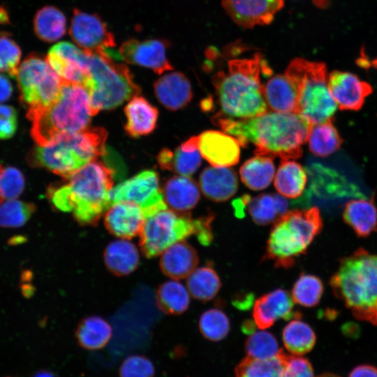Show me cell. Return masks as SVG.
Listing matches in <instances>:
<instances>
[{
  "label": "cell",
  "instance_id": "obj_1",
  "mask_svg": "<svg viewBox=\"0 0 377 377\" xmlns=\"http://www.w3.org/2000/svg\"><path fill=\"white\" fill-rule=\"evenodd\" d=\"M212 120L224 133L235 138L240 146L253 144L256 155L281 160L302 156V147L307 141L311 125L298 113L269 110L249 119H234L219 112Z\"/></svg>",
  "mask_w": 377,
  "mask_h": 377
},
{
  "label": "cell",
  "instance_id": "obj_2",
  "mask_svg": "<svg viewBox=\"0 0 377 377\" xmlns=\"http://www.w3.org/2000/svg\"><path fill=\"white\" fill-rule=\"evenodd\" d=\"M113 171L96 160L78 170L67 182L49 188L47 195L58 210L72 213L81 225L96 224L112 205Z\"/></svg>",
  "mask_w": 377,
  "mask_h": 377
},
{
  "label": "cell",
  "instance_id": "obj_3",
  "mask_svg": "<svg viewBox=\"0 0 377 377\" xmlns=\"http://www.w3.org/2000/svg\"><path fill=\"white\" fill-rule=\"evenodd\" d=\"M260 52L252 58L234 59L227 71H219L212 78L223 114L234 119H249L268 111L261 73H267Z\"/></svg>",
  "mask_w": 377,
  "mask_h": 377
},
{
  "label": "cell",
  "instance_id": "obj_4",
  "mask_svg": "<svg viewBox=\"0 0 377 377\" xmlns=\"http://www.w3.org/2000/svg\"><path fill=\"white\" fill-rule=\"evenodd\" d=\"M330 284L356 319L377 325V253L359 248L342 258Z\"/></svg>",
  "mask_w": 377,
  "mask_h": 377
},
{
  "label": "cell",
  "instance_id": "obj_5",
  "mask_svg": "<svg viewBox=\"0 0 377 377\" xmlns=\"http://www.w3.org/2000/svg\"><path fill=\"white\" fill-rule=\"evenodd\" d=\"M92 116L85 87L62 80L56 99L29 119L32 121L31 135L37 145H48L64 135L88 128Z\"/></svg>",
  "mask_w": 377,
  "mask_h": 377
},
{
  "label": "cell",
  "instance_id": "obj_6",
  "mask_svg": "<svg viewBox=\"0 0 377 377\" xmlns=\"http://www.w3.org/2000/svg\"><path fill=\"white\" fill-rule=\"evenodd\" d=\"M108 133L92 127L64 135L53 143L34 147L27 156L32 167L44 168L66 179L105 154Z\"/></svg>",
  "mask_w": 377,
  "mask_h": 377
},
{
  "label": "cell",
  "instance_id": "obj_7",
  "mask_svg": "<svg viewBox=\"0 0 377 377\" xmlns=\"http://www.w3.org/2000/svg\"><path fill=\"white\" fill-rule=\"evenodd\" d=\"M322 228L323 221L316 207L287 212L271 229L265 258L272 260L276 267H291L295 258L304 253Z\"/></svg>",
  "mask_w": 377,
  "mask_h": 377
},
{
  "label": "cell",
  "instance_id": "obj_8",
  "mask_svg": "<svg viewBox=\"0 0 377 377\" xmlns=\"http://www.w3.org/2000/svg\"><path fill=\"white\" fill-rule=\"evenodd\" d=\"M284 74L297 91V113L311 124L332 119L338 105L329 89L325 63L295 58Z\"/></svg>",
  "mask_w": 377,
  "mask_h": 377
},
{
  "label": "cell",
  "instance_id": "obj_9",
  "mask_svg": "<svg viewBox=\"0 0 377 377\" xmlns=\"http://www.w3.org/2000/svg\"><path fill=\"white\" fill-rule=\"evenodd\" d=\"M89 54L90 79L84 87L94 115L101 110L113 109L140 93L125 64L103 53Z\"/></svg>",
  "mask_w": 377,
  "mask_h": 377
},
{
  "label": "cell",
  "instance_id": "obj_10",
  "mask_svg": "<svg viewBox=\"0 0 377 377\" xmlns=\"http://www.w3.org/2000/svg\"><path fill=\"white\" fill-rule=\"evenodd\" d=\"M209 229L207 215L193 219L187 212L167 208L146 218L140 233V246L147 258L155 257L192 235L200 239Z\"/></svg>",
  "mask_w": 377,
  "mask_h": 377
},
{
  "label": "cell",
  "instance_id": "obj_11",
  "mask_svg": "<svg viewBox=\"0 0 377 377\" xmlns=\"http://www.w3.org/2000/svg\"><path fill=\"white\" fill-rule=\"evenodd\" d=\"M16 78L20 100L29 119L56 99L62 84L46 58L36 52L28 54L20 64Z\"/></svg>",
  "mask_w": 377,
  "mask_h": 377
},
{
  "label": "cell",
  "instance_id": "obj_12",
  "mask_svg": "<svg viewBox=\"0 0 377 377\" xmlns=\"http://www.w3.org/2000/svg\"><path fill=\"white\" fill-rule=\"evenodd\" d=\"M111 204L129 201L139 205L146 218L168 208L157 173L144 170L114 186L110 191Z\"/></svg>",
  "mask_w": 377,
  "mask_h": 377
},
{
  "label": "cell",
  "instance_id": "obj_13",
  "mask_svg": "<svg viewBox=\"0 0 377 377\" xmlns=\"http://www.w3.org/2000/svg\"><path fill=\"white\" fill-rule=\"evenodd\" d=\"M69 35L74 43L87 53L106 54L115 45L114 36L96 14L73 10Z\"/></svg>",
  "mask_w": 377,
  "mask_h": 377
},
{
  "label": "cell",
  "instance_id": "obj_14",
  "mask_svg": "<svg viewBox=\"0 0 377 377\" xmlns=\"http://www.w3.org/2000/svg\"><path fill=\"white\" fill-rule=\"evenodd\" d=\"M45 58L62 80L84 87L90 79L89 54L78 46L66 41L58 43L49 50Z\"/></svg>",
  "mask_w": 377,
  "mask_h": 377
},
{
  "label": "cell",
  "instance_id": "obj_15",
  "mask_svg": "<svg viewBox=\"0 0 377 377\" xmlns=\"http://www.w3.org/2000/svg\"><path fill=\"white\" fill-rule=\"evenodd\" d=\"M168 43L164 40L148 39L140 41L128 39L119 47L121 60L151 69L158 75L173 70L167 58Z\"/></svg>",
  "mask_w": 377,
  "mask_h": 377
},
{
  "label": "cell",
  "instance_id": "obj_16",
  "mask_svg": "<svg viewBox=\"0 0 377 377\" xmlns=\"http://www.w3.org/2000/svg\"><path fill=\"white\" fill-rule=\"evenodd\" d=\"M231 20L239 27L251 29L272 23L284 0H221Z\"/></svg>",
  "mask_w": 377,
  "mask_h": 377
},
{
  "label": "cell",
  "instance_id": "obj_17",
  "mask_svg": "<svg viewBox=\"0 0 377 377\" xmlns=\"http://www.w3.org/2000/svg\"><path fill=\"white\" fill-rule=\"evenodd\" d=\"M293 302L290 293L280 288L260 296L255 301L252 314L256 326L265 330L279 319H300L302 314L293 310Z\"/></svg>",
  "mask_w": 377,
  "mask_h": 377
},
{
  "label": "cell",
  "instance_id": "obj_18",
  "mask_svg": "<svg viewBox=\"0 0 377 377\" xmlns=\"http://www.w3.org/2000/svg\"><path fill=\"white\" fill-rule=\"evenodd\" d=\"M330 91L341 110H359L372 93L371 86L350 72L334 71L328 77Z\"/></svg>",
  "mask_w": 377,
  "mask_h": 377
},
{
  "label": "cell",
  "instance_id": "obj_19",
  "mask_svg": "<svg viewBox=\"0 0 377 377\" xmlns=\"http://www.w3.org/2000/svg\"><path fill=\"white\" fill-rule=\"evenodd\" d=\"M200 153L212 166L230 167L239 160L240 145L233 136L219 131H205L198 135Z\"/></svg>",
  "mask_w": 377,
  "mask_h": 377
},
{
  "label": "cell",
  "instance_id": "obj_20",
  "mask_svg": "<svg viewBox=\"0 0 377 377\" xmlns=\"http://www.w3.org/2000/svg\"><path fill=\"white\" fill-rule=\"evenodd\" d=\"M145 219L146 216L139 205L129 201H119L106 211L104 223L111 234L126 239L140 235Z\"/></svg>",
  "mask_w": 377,
  "mask_h": 377
},
{
  "label": "cell",
  "instance_id": "obj_21",
  "mask_svg": "<svg viewBox=\"0 0 377 377\" xmlns=\"http://www.w3.org/2000/svg\"><path fill=\"white\" fill-rule=\"evenodd\" d=\"M201 156L198 149V135H195L174 151L163 149L158 153L157 160L162 169L189 177L200 166Z\"/></svg>",
  "mask_w": 377,
  "mask_h": 377
},
{
  "label": "cell",
  "instance_id": "obj_22",
  "mask_svg": "<svg viewBox=\"0 0 377 377\" xmlns=\"http://www.w3.org/2000/svg\"><path fill=\"white\" fill-rule=\"evenodd\" d=\"M154 89L158 101L172 111L186 107L193 98L191 83L180 72L163 75L154 82Z\"/></svg>",
  "mask_w": 377,
  "mask_h": 377
},
{
  "label": "cell",
  "instance_id": "obj_23",
  "mask_svg": "<svg viewBox=\"0 0 377 377\" xmlns=\"http://www.w3.org/2000/svg\"><path fill=\"white\" fill-rule=\"evenodd\" d=\"M204 195L214 202H224L235 194L238 188L236 172L228 167H207L199 177Z\"/></svg>",
  "mask_w": 377,
  "mask_h": 377
},
{
  "label": "cell",
  "instance_id": "obj_24",
  "mask_svg": "<svg viewBox=\"0 0 377 377\" xmlns=\"http://www.w3.org/2000/svg\"><path fill=\"white\" fill-rule=\"evenodd\" d=\"M198 263L196 250L186 241L182 240L167 248L161 254L160 267L163 273L172 279L188 277Z\"/></svg>",
  "mask_w": 377,
  "mask_h": 377
},
{
  "label": "cell",
  "instance_id": "obj_25",
  "mask_svg": "<svg viewBox=\"0 0 377 377\" xmlns=\"http://www.w3.org/2000/svg\"><path fill=\"white\" fill-rule=\"evenodd\" d=\"M164 200L171 209L186 212L194 208L200 198V187L188 176H175L168 179L162 190Z\"/></svg>",
  "mask_w": 377,
  "mask_h": 377
},
{
  "label": "cell",
  "instance_id": "obj_26",
  "mask_svg": "<svg viewBox=\"0 0 377 377\" xmlns=\"http://www.w3.org/2000/svg\"><path fill=\"white\" fill-rule=\"evenodd\" d=\"M263 94L268 110L297 113V91L285 74H277L271 77L264 84Z\"/></svg>",
  "mask_w": 377,
  "mask_h": 377
},
{
  "label": "cell",
  "instance_id": "obj_27",
  "mask_svg": "<svg viewBox=\"0 0 377 377\" xmlns=\"http://www.w3.org/2000/svg\"><path fill=\"white\" fill-rule=\"evenodd\" d=\"M126 133L138 138L151 133L156 127L158 110L142 96H134L124 108Z\"/></svg>",
  "mask_w": 377,
  "mask_h": 377
},
{
  "label": "cell",
  "instance_id": "obj_28",
  "mask_svg": "<svg viewBox=\"0 0 377 377\" xmlns=\"http://www.w3.org/2000/svg\"><path fill=\"white\" fill-rule=\"evenodd\" d=\"M343 219L358 237H367L377 230V208L371 198L348 202L344 207Z\"/></svg>",
  "mask_w": 377,
  "mask_h": 377
},
{
  "label": "cell",
  "instance_id": "obj_29",
  "mask_svg": "<svg viewBox=\"0 0 377 377\" xmlns=\"http://www.w3.org/2000/svg\"><path fill=\"white\" fill-rule=\"evenodd\" d=\"M103 258L108 269L119 276L133 272L140 261L138 249L125 239L110 242L104 251Z\"/></svg>",
  "mask_w": 377,
  "mask_h": 377
},
{
  "label": "cell",
  "instance_id": "obj_30",
  "mask_svg": "<svg viewBox=\"0 0 377 377\" xmlns=\"http://www.w3.org/2000/svg\"><path fill=\"white\" fill-rule=\"evenodd\" d=\"M246 207L256 224L267 226L274 223L287 212V199L278 193H263L254 198L248 195Z\"/></svg>",
  "mask_w": 377,
  "mask_h": 377
},
{
  "label": "cell",
  "instance_id": "obj_31",
  "mask_svg": "<svg viewBox=\"0 0 377 377\" xmlns=\"http://www.w3.org/2000/svg\"><path fill=\"white\" fill-rule=\"evenodd\" d=\"M80 346L89 350L103 348L112 337V327L103 318L90 316L81 320L75 330Z\"/></svg>",
  "mask_w": 377,
  "mask_h": 377
},
{
  "label": "cell",
  "instance_id": "obj_32",
  "mask_svg": "<svg viewBox=\"0 0 377 377\" xmlns=\"http://www.w3.org/2000/svg\"><path fill=\"white\" fill-rule=\"evenodd\" d=\"M306 173L302 166L291 160H282L274 178V187L284 197L296 198L306 186Z\"/></svg>",
  "mask_w": 377,
  "mask_h": 377
},
{
  "label": "cell",
  "instance_id": "obj_33",
  "mask_svg": "<svg viewBox=\"0 0 377 377\" xmlns=\"http://www.w3.org/2000/svg\"><path fill=\"white\" fill-rule=\"evenodd\" d=\"M33 24L37 37L48 43L58 40L66 31L65 15L52 6H45L39 9L34 16Z\"/></svg>",
  "mask_w": 377,
  "mask_h": 377
},
{
  "label": "cell",
  "instance_id": "obj_34",
  "mask_svg": "<svg viewBox=\"0 0 377 377\" xmlns=\"http://www.w3.org/2000/svg\"><path fill=\"white\" fill-rule=\"evenodd\" d=\"M275 169L273 158L258 156L247 160L240 168L242 182L253 191L263 190L272 182Z\"/></svg>",
  "mask_w": 377,
  "mask_h": 377
},
{
  "label": "cell",
  "instance_id": "obj_35",
  "mask_svg": "<svg viewBox=\"0 0 377 377\" xmlns=\"http://www.w3.org/2000/svg\"><path fill=\"white\" fill-rule=\"evenodd\" d=\"M307 141L309 150L317 156H327L337 151L343 142L332 119L311 124Z\"/></svg>",
  "mask_w": 377,
  "mask_h": 377
},
{
  "label": "cell",
  "instance_id": "obj_36",
  "mask_svg": "<svg viewBox=\"0 0 377 377\" xmlns=\"http://www.w3.org/2000/svg\"><path fill=\"white\" fill-rule=\"evenodd\" d=\"M282 339L288 351L293 355H302L313 349L316 336L309 324L300 319H294L284 327Z\"/></svg>",
  "mask_w": 377,
  "mask_h": 377
},
{
  "label": "cell",
  "instance_id": "obj_37",
  "mask_svg": "<svg viewBox=\"0 0 377 377\" xmlns=\"http://www.w3.org/2000/svg\"><path fill=\"white\" fill-rule=\"evenodd\" d=\"M189 294L195 300L207 302L213 299L221 287L217 272L208 264L195 269L186 280Z\"/></svg>",
  "mask_w": 377,
  "mask_h": 377
},
{
  "label": "cell",
  "instance_id": "obj_38",
  "mask_svg": "<svg viewBox=\"0 0 377 377\" xmlns=\"http://www.w3.org/2000/svg\"><path fill=\"white\" fill-rule=\"evenodd\" d=\"M158 308L165 313L179 315L189 306L188 290L179 281H168L158 288L156 295Z\"/></svg>",
  "mask_w": 377,
  "mask_h": 377
},
{
  "label": "cell",
  "instance_id": "obj_39",
  "mask_svg": "<svg viewBox=\"0 0 377 377\" xmlns=\"http://www.w3.org/2000/svg\"><path fill=\"white\" fill-rule=\"evenodd\" d=\"M279 353L276 357L269 360L246 356L236 366L235 377H282L283 362Z\"/></svg>",
  "mask_w": 377,
  "mask_h": 377
},
{
  "label": "cell",
  "instance_id": "obj_40",
  "mask_svg": "<svg viewBox=\"0 0 377 377\" xmlns=\"http://www.w3.org/2000/svg\"><path fill=\"white\" fill-rule=\"evenodd\" d=\"M323 293V284L318 276L302 274L295 281L292 290L294 302L304 307L316 306Z\"/></svg>",
  "mask_w": 377,
  "mask_h": 377
},
{
  "label": "cell",
  "instance_id": "obj_41",
  "mask_svg": "<svg viewBox=\"0 0 377 377\" xmlns=\"http://www.w3.org/2000/svg\"><path fill=\"white\" fill-rule=\"evenodd\" d=\"M198 327L202 335L212 341L223 340L230 328L227 315L216 308L208 309L200 316Z\"/></svg>",
  "mask_w": 377,
  "mask_h": 377
},
{
  "label": "cell",
  "instance_id": "obj_42",
  "mask_svg": "<svg viewBox=\"0 0 377 377\" xmlns=\"http://www.w3.org/2000/svg\"><path fill=\"white\" fill-rule=\"evenodd\" d=\"M244 350L248 357L269 360L276 357L281 348L273 334L261 330L250 334L245 342Z\"/></svg>",
  "mask_w": 377,
  "mask_h": 377
},
{
  "label": "cell",
  "instance_id": "obj_43",
  "mask_svg": "<svg viewBox=\"0 0 377 377\" xmlns=\"http://www.w3.org/2000/svg\"><path fill=\"white\" fill-rule=\"evenodd\" d=\"M36 210L30 202L10 200L0 204V228H17L25 224Z\"/></svg>",
  "mask_w": 377,
  "mask_h": 377
},
{
  "label": "cell",
  "instance_id": "obj_44",
  "mask_svg": "<svg viewBox=\"0 0 377 377\" xmlns=\"http://www.w3.org/2000/svg\"><path fill=\"white\" fill-rule=\"evenodd\" d=\"M22 51L7 32L0 31V72L16 77Z\"/></svg>",
  "mask_w": 377,
  "mask_h": 377
},
{
  "label": "cell",
  "instance_id": "obj_45",
  "mask_svg": "<svg viewBox=\"0 0 377 377\" xmlns=\"http://www.w3.org/2000/svg\"><path fill=\"white\" fill-rule=\"evenodd\" d=\"M22 173L14 167L2 168L0 172V196L3 200H15L24 188Z\"/></svg>",
  "mask_w": 377,
  "mask_h": 377
},
{
  "label": "cell",
  "instance_id": "obj_46",
  "mask_svg": "<svg viewBox=\"0 0 377 377\" xmlns=\"http://www.w3.org/2000/svg\"><path fill=\"white\" fill-rule=\"evenodd\" d=\"M155 369L152 362L144 355L127 357L119 367V377H154Z\"/></svg>",
  "mask_w": 377,
  "mask_h": 377
},
{
  "label": "cell",
  "instance_id": "obj_47",
  "mask_svg": "<svg viewBox=\"0 0 377 377\" xmlns=\"http://www.w3.org/2000/svg\"><path fill=\"white\" fill-rule=\"evenodd\" d=\"M279 354L283 362L282 377H313L312 365L306 358L288 355L282 349Z\"/></svg>",
  "mask_w": 377,
  "mask_h": 377
},
{
  "label": "cell",
  "instance_id": "obj_48",
  "mask_svg": "<svg viewBox=\"0 0 377 377\" xmlns=\"http://www.w3.org/2000/svg\"><path fill=\"white\" fill-rule=\"evenodd\" d=\"M17 128L16 110L9 105L0 104V140L11 138Z\"/></svg>",
  "mask_w": 377,
  "mask_h": 377
},
{
  "label": "cell",
  "instance_id": "obj_49",
  "mask_svg": "<svg viewBox=\"0 0 377 377\" xmlns=\"http://www.w3.org/2000/svg\"><path fill=\"white\" fill-rule=\"evenodd\" d=\"M348 377H377V367L369 364H361L355 367Z\"/></svg>",
  "mask_w": 377,
  "mask_h": 377
},
{
  "label": "cell",
  "instance_id": "obj_50",
  "mask_svg": "<svg viewBox=\"0 0 377 377\" xmlns=\"http://www.w3.org/2000/svg\"><path fill=\"white\" fill-rule=\"evenodd\" d=\"M13 87L8 77L0 74V102L7 101L12 95Z\"/></svg>",
  "mask_w": 377,
  "mask_h": 377
},
{
  "label": "cell",
  "instance_id": "obj_51",
  "mask_svg": "<svg viewBox=\"0 0 377 377\" xmlns=\"http://www.w3.org/2000/svg\"><path fill=\"white\" fill-rule=\"evenodd\" d=\"M255 325L256 323L251 320H247L244 322L242 324V330L244 333H246L249 335L255 332Z\"/></svg>",
  "mask_w": 377,
  "mask_h": 377
},
{
  "label": "cell",
  "instance_id": "obj_52",
  "mask_svg": "<svg viewBox=\"0 0 377 377\" xmlns=\"http://www.w3.org/2000/svg\"><path fill=\"white\" fill-rule=\"evenodd\" d=\"M31 377H58L54 372L47 370L40 369L35 372Z\"/></svg>",
  "mask_w": 377,
  "mask_h": 377
},
{
  "label": "cell",
  "instance_id": "obj_53",
  "mask_svg": "<svg viewBox=\"0 0 377 377\" xmlns=\"http://www.w3.org/2000/svg\"><path fill=\"white\" fill-rule=\"evenodd\" d=\"M314 4L321 8H325L330 4L331 0H313Z\"/></svg>",
  "mask_w": 377,
  "mask_h": 377
},
{
  "label": "cell",
  "instance_id": "obj_54",
  "mask_svg": "<svg viewBox=\"0 0 377 377\" xmlns=\"http://www.w3.org/2000/svg\"><path fill=\"white\" fill-rule=\"evenodd\" d=\"M8 22V16L7 12L0 7V23L4 24Z\"/></svg>",
  "mask_w": 377,
  "mask_h": 377
},
{
  "label": "cell",
  "instance_id": "obj_55",
  "mask_svg": "<svg viewBox=\"0 0 377 377\" xmlns=\"http://www.w3.org/2000/svg\"><path fill=\"white\" fill-rule=\"evenodd\" d=\"M316 377H341L335 374H332V373H324V374H322Z\"/></svg>",
  "mask_w": 377,
  "mask_h": 377
},
{
  "label": "cell",
  "instance_id": "obj_56",
  "mask_svg": "<svg viewBox=\"0 0 377 377\" xmlns=\"http://www.w3.org/2000/svg\"><path fill=\"white\" fill-rule=\"evenodd\" d=\"M2 168H3V167H2L1 164L0 163V172H1V169H2ZM3 201V199H2L1 197L0 196V204L2 203Z\"/></svg>",
  "mask_w": 377,
  "mask_h": 377
},
{
  "label": "cell",
  "instance_id": "obj_57",
  "mask_svg": "<svg viewBox=\"0 0 377 377\" xmlns=\"http://www.w3.org/2000/svg\"><path fill=\"white\" fill-rule=\"evenodd\" d=\"M7 377H11V376H7Z\"/></svg>",
  "mask_w": 377,
  "mask_h": 377
}]
</instances>
